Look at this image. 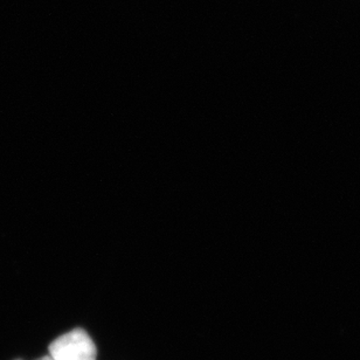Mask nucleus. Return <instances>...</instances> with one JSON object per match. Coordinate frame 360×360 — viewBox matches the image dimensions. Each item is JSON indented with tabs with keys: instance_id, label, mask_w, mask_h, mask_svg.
Listing matches in <instances>:
<instances>
[{
	"instance_id": "nucleus-1",
	"label": "nucleus",
	"mask_w": 360,
	"mask_h": 360,
	"mask_svg": "<svg viewBox=\"0 0 360 360\" xmlns=\"http://www.w3.org/2000/svg\"><path fill=\"white\" fill-rule=\"evenodd\" d=\"M49 356L56 360H96V347L86 331L75 329L51 344Z\"/></svg>"
},
{
	"instance_id": "nucleus-2",
	"label": "nucleus",
	"mask_w": 360,
	"mask_h": 360,
	"mask_svg": "<svg viewBox=\"0 0 360 360\" xmlns=\"http://www.w3.org/2000/svg\"><path fill=\"white\" fill-rule=\"evenodd\" d=\"M38 360H56V359H54V358H53V357H51V356H49V357H42Z\"/></svg>"
}]
</instances>
